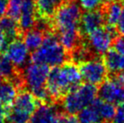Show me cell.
I'll list each match as a JSON object with an SVG mask.
<instances>
[{
    "label": "cell",
    "instance_id": "obj_20",
    "mask_svg": "<svg viewBox=\"0 0 124 123\" xmlns=\"http://www.w3.org/2000/svg\"><path fill=\"white\" fill-rule=\"evenodd\" d=\"M19 90L9 80H4L0 85V101L8 107H12Z\"/></svg>",
    "mask_w": 124,
    "mask_h": 123
},
{
    "label": "cell",
    "instance_id": "obj_11",
    "mask_svg": "<svg viewBox=\"0 0 124 123\" xmlns=\"http://www.w3.org/2000/svg\"><path fill=\"white\" fill-rule=\"evenodd\" d=\"M106 19L104 11L100 9L86 11L81 15L78 24L80 36H88L90 33L103 26Z\"/></svg>",
    "mask_w": 124,
    "mask_h": 123
},
{
    "label": "cell",
    "instance_id": "obj_16",
    "mask_svg": "<svg viewBox=\"0 0 124 123\" xmlns=\"http://www.w3.org/2000/svg\"><path fill=\"white\" fill-rule=\"evenodd\" d=\"M57 110L51 104H41L31 116L29 123H53Z\"/></svg>",
    "mask_w": 124,
    "mask_h": 123
},
{
    "label": "cell",
    "instance_id": "obj_10",
    "mask_svg": "<svg viewBox=\"0 0 124 123\" xmlns=\"http://www.w3.org/2000/svg\"><path fill=\"white\" fill-rule=\"evenodd\" d=\"M3 53L16 67L20 69L25 67L29 58V50L26 47L23 38H17L11 41L6 46Z\"/></svg>",
    "mask_w": 124,
    "mask_h": 123
},
{
    "label": "cell",
    "instance_id": "obj_30",
    "mask_svg": "<svg viewBox=\"0 0 124 123\" xmlns=\"http://www.w3.org/2000/svg\"><path fill=\"white\" fill-rule=\"evenodd\" d=\"M12 107H8L7 105H5L4 104H3L1 101H0V115H3L4 116H7L9 114L10 110H11Z\"/></svg>",
    "mask_w": 124,
    "mask_h": 123
},
{
    "label": "cell",
    "instance_id": "obj_9",
    "mask_svg": "<svg viewBox=\"0 0 124 123\" xmlns=\"http://www.w3.org/2000/svg\"><path fill=\"white\" fill-rule=\"evenodd\" d=\"M40 105L41 103L36 100L31 91L23 89L19 91L12 105L11 111L31 117Z\"/></svg>",
    "mask_w": 124,
    "mask_h": 123
},
{
    "label": "cell",
    "instance_id": "obj_4",
    "mask_svg": "<svg viewBox=\"0 0 124 123\" xmlns=\"http://www.w3.org/2000/svg\"><path fill=\"white\" fill-rule=\"evenodd\" d=\"M98 95V89L94 84L85 83L71 89L62 97V105L64 111L76 115L90 105Z\"/></svg>",
    "mask_w": 124,
    "mask_h": 123
},
{
    "label": "cell",
    "instance_id": "obj_25",
    "mask_svg": "<svg viewBox=\"0 0 124 123\" xmlns=\"http://www.w3.org/2000/svg\"><path fill=\"white\" fill-rule=\"evenodd\" d=\"M53 123H78V121L75 115L67 112H57Z\"/></svg>",
    "mask_w": 124,
    "mask_h": 123
},
{
    "label": "cell",
    "instance_id": "obj_23",
    "mask_svg": "<svg viewBox=\"0 0 124 123\" xmlns=\"http://www.w3.org/2000/svg\"><path fill=\"white\" fill-rule=\"evenodd\" d=\"M23 0H8L7 7V15L18 21L20 19V10H21Z\"/></svg>",
    "mask_w": 124,
    "mask_h": 123
},
{
    "label": "cell",
    "instance_id": "obj_29",
    "mask_svg": "<svg viewBox=\"0 0 124 123\" xmlns=\"http://www.w3.org/2000/svg\"><path fill=\"white\" fill-rule=\"evenodd\" d=\"M8 0H0V18L4 16L7 12Z\"/></svg>",
    "mask_w": 124,
    "mask_h": 123
},
{
    "label": "cell",
    "instance_id": "obj_21",
    "mask_svg": "<svg viewBox=\"0 0 124 123\" xmlns=\"http://www.w3.org/2000/svg\"><path fill=\"white\" fill-rule=\"evenodd\" d=\"M45 34L41 30L36 28H32L31 30L25 31L23 34V41L25 42L26 47L31 52L36 51L41 46L42 41L44 40Z\"/></svg>",
    "mask_w": 124,
    "mask_h": 123
},
{
    "label": "cell",
    "instance_id": "obj_7",
    "mask_svg": "<svg viewBox=\"0 0 124 123\" xmlns=\"http://www.w3.org/2000/svg\"><path fill=\"white\" fill-rule=\"evenodd\" d=\"M79 72L82 79L96 86L106 79L107 69L102 59L95 58L80 63Z\"/></svg>",
    "mask_w": 124,
    "mask_h": 123
},
{
    "label": "cell",
    "instance_id": "obj_3",
    "mask_svg": "<svg viewBox=\"0 0 124 123\" xmlns=\"http://www.w3.org/2000/svg\"><path fill=\"white\" fill-rule=\"evenodd\" d=\"M67 58V50L61 44L58 36L53 31L45 34L42 44L31 55V62L45 64L52 67L63 64Z\"/></svg>",
    "mask_w": 124,
    "mask_h": 123
},
{
    "label": "cell",
    "instance_id": "obj_22",
    "mask_svg": "<svg viewBox=\"0 0 124 123\" xmlns=\"http://www.w3.org/2000/svg\"><path fill=\"white\" fill-rule=\"evenodd\" d=\"M91 53L90 50L88 48V46H75L74 49L72 50V58L74 60V63L78 62V63H82V62L89 60L90 55Z\"/></svg>",
    "mask_w": 124,
    "mask_h": 123
},
{
    "label": "cell",
    "instance_id": "obj_27",
    "mask_svg": "<svg viewBox=\"0 0 124 123\" xmlns=\"http://www.w3.org/2000/svg\"><path fill=\"white\" fill-rule=\"evenodd\" d=\"M114 49L124 55V36L116 37L114 41Z\"/></svg>",
    "mask_w": 124,
    "mask_h": 123
},
{
    "label": "cell",
    "instance_id": "obj_15",
    "mask_svg": "<svg viewBox=\"0 0 124 123\" xmlns=\"http://www.w3.org/2000/svg\"><path fill=\"white\" fill-rule=\"evenodd\" d=\"M103 61L107 71L112 74L124 72V55L118 52L114 48L106 51Z\"/></svg>",
    "mask_w": 124,
    "mask_h": 123
},
{
    "label": "cell",
    "instance_id": "obj_1",
    "mask_svg": "<svg viewBox=\"0 0 124 123\" xmlns=\"http://www.w3.org/2000/svg\"><path fill=\"white\" fill-rule=\"evenodd\" d=\"M81 15L78 3L69 0L62 3L53 16L54 28L58 33L61 44L67 51H72L78 42V24Z\"/></svg>",
    "mask_w": 124,
    "mask_h": 123
},
{
    "label": "cell",
    "instance_id": "obj_13",
    "mask_svg": "<svg viewBox=\"0 0 124 123\" xmlns=\"http://www.w3.org/2000/svg\"><path fill=\"white\" fill-rule=\"evenodd\" d=\"M0 30L4 36L6 46L14 40L23 37V33L20 30L18 21L8 15L0 18Z\"/></svg>",
    "mask_w": 124,
    "mask_h": 123
},
{
    "label": "cell",
    "instance_id": "obj_2",
    "mask_svg": "<svg viewBox=\"0 0 124 123\" xmlns=\"http://www.w3.org/2000/svg\"><path fill=\"white\" fill-rule=\"evenodd\" d=\"M81 79L76 63L68 62L50 69L45 86L52 101H58L71 89L79 85Z\"/></svg>",
    "mask_w": 124,
    "mask_h": 123
},
{
    "label": "cell",
    "instance_id": "obj_31",
    "mask_svg": "<svg viewBox=\"0 0 124 123\" xmlns=\"http://www.w3.org/2000/svg\"><path fill=\"white\" fill-rule=\"evenodd\" d=\"M5 41H4V36H3L2 30H0V53L3 52L5 50Z\"/></svg>",
    "mask_w": 124,
    "mask_h": 123
},
{
    "label": "cell",
    "instance_id": "obj_18",
    "mask_svg": "<svg viewBox=\"0 0 124 123\" xmlns=\"http://www.w3.org/2000/svg\"><path fill=\"white\" fill-rule=\"evenodd\" d=\"M63 0H36V15L47 19H52Z\"/></svg>",
    "mask_w": 124,
    "mask_h": 123
},
{
    "label": "cell",
    "instance_id": "obj_19",
    "mask_svg": "<svg viewBox=\"0 0 124 123\" xmlns=\"http://www.w3.org/2000/svg\"><path fill=\"white\" fill-rule=\"evenodd\" d=\"M123 8V3L118 0H113L107 3L106 7L105 8L104 14L106 21L109 26L114 27V28L115 26H116L120 16H121Z\"/></svg>",
    "mask_w": 124,
    "mask_h": 123
},
{
    "label": "cell",
    "instance_id": "obj_12",
    "mask_svg": "<svg viewBox=\"0 0 124 123\" xmlns=\"http://www.w3.org/2000/svg\"><path fill=\"white\" fill-rule=\"evenodd\" d=\"M36 19V0H23L20 19L18 20L19 26L22 33L31 30L34 27Z\"/></svg>",
    "mask_w": 124,
    "mask_h": 123
},
{
    "label": "cell",
    "instance_id": "obj_32",
    "mask_svg": "<svg viewBox=\"0 0 124 123\" xmlns=\"http://www.w3.org/2000/svg\"><path fill=\"white\" fill-rule=\"evenodd\" d=\"M5 116L3 115H0V123H5Z\"/></svg>",
    "mask_w": 124,
    "mask_h": 123
},
{
    "label": "cell",
    "instance_id": "obj_24",
    "mask_svg": "<svg viewBox=\"0 0 124 123\" xmlns=\"http://www.w3.org/2000/svg\"><path fill=\"white\" fill-rule=\"evenodd\" d=\"M106 0H78L80 8L85 11L95 10L104 3Z\"/></svg>",
    "mask_w": 124,
    "mask_h": 123
},
{
    "label": "cell",
    "instance_id": "obj_8",
    "mask_svg": "<svg viewBox=\"0 0 124 123\" xmlns=\"http://www.w3.org/2000/svg\"><path fill=\"white\" fill-rule=\"evenodd\" d=\"M50 67L41 63L31 62L24 68V78H25L26 89L30 91L45 87Z\"/></svg>",
    "mask_w": 124,
    "mask_h": 123
},
{
    "label": "cell",
    "instance_id": "obj_26",
    "mask_svg": "<svg viewBox=\"0 0 124 123\" xmlns=\"http://www.w3.org/2000/svg\"><path fill=\"white\" fill-rule=\"evenodd\" d=\"M108 123H124V102L117 105L112 120Z\"/></svg>",
    "mask_w": 124,
    "mask_h": 123
},
{
    "label": "cell",
    "instance_id": "obj_33",
    "mask_svg": "<svg viewBox=\"0 0 124 123\" xmlns=\"http://www.w3.org/2000/svg\"><path fill=\"white\" fill-rule=\"evenodd\" d=\"M3 79L2 77H0V85H1V84L3 83Z\"/></svg>",
    "mask_w": 124,
    "mask_h": 123
},
{
    "label": "cell",
    "instance_id": "obj_5",
    "mask_svg": "<svg viewBox=\"0 0 124 123\" xmlns=\"http://www.w3.org/2000/svg\"><path fill=\"white\" fill-rule=\"evenodd\" d=\"M98 95L101 100L113 105L124 102V73L113 74L105 79L98 89Z\"/></svg>",
    "mask_w": 124,
    "mask_h": 123
},
{
    "label": "cell",
    "instance_id": "obj_14",
    "mask_svg": "<svg viewBox=\"0 0 124 123\" xmlns=\"http://www.w3.org/2000/svg\"><path fill=\"white\" fill-rule=\"evenodd\" d=\"M78 123H106L100 110V99H95L90 105L78 113Z\"/></svg>",
    "mask_w": 124,
    "mask_h": 123
},
{
    "label": "cell",
    "instance_id": "obj_6",
    "mask_svg": "<svg viewBox=\"0 0 124 123\" xmlns=\"http://www.w3.org/2000/svg\"><path fill=\"white\" fill-rule=\"evenodd\" d=\"M115 38L116 30L114 27L102 26L87 36V46L95 54L105 55L111 49Z\"/></svg>",
    "mask_w": 124,
    "mask_h": 123
},
{
    "label": "cell",
    "instance_id": "obj_28",
    "mask_svg": "<svg viewBox=\"0 0 124 123\" xmlns=\"http://www.w3.org/2000/svg\"><path fill=\"white\" fill-rule=\"evenodd\" d=\"M117 26V30L122 36H124V7L123 8V11H122L121 16H120V19L118 20V23L116 25Z\"/></svg>",
    "mask_w": 124,
    "mask_h": 123
},
{
    "label": "cell",
    "instance_id": "obj_17",
    "mask_svg": "<svg viewBox=\"0 0 124 123\" xmlns=\"http://www.w3.org/2000/svg\"><path fill=\"white\" fill-rule=\"evenodd\" d=\"M23 73L24 69L16 67L4 53H0V77L4 80L13 81Z\"/></svg>",
    "mask_w": 124,
    "mask_h": 123
}]
</instances>
